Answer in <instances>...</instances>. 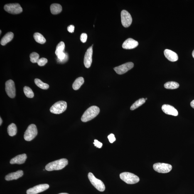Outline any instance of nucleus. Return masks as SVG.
Here are the masks:
<instances>
[{"mask_svg": "<svg viewBox=\"0 0 194 194\" xmlns=\"http://www.w3.org/2000/svg\"><path fill=\"white\" fill-rule=\"evenodd\" d=\"M100 109L96 106H92L89 108L83 115L81 118L82 122H86L92 120L99 113Z\"/></svg>", "mask_w": 194, "mask_h": 194, "instance_id": "1", "label": "nucleus"}, {"mask_svg": "<svg viewBox=\"0 0 194 194\" xmlns=\"http://www.w3.org/2000/svg\"><path fill=\"white\" fill-rule=\"evenodd\" d=\"M68 164V160L62 158L48 163L45 166V169L48 171L60 170L65 168Z\"/></svg>", "mask_w": 194, "mask_h": 194, "instance_id": "2", "label": "nucleus"}, {"mask_svg": "<svg viewBox=\"0 0 194 194\" xmlns=\"http://www.w3.org/2000/svg\"><path fill=\"white\" fill-rule=\"evenodd\" d=\"M120 177L121 180L128 184H134L140 181L139 177L134 174L124 172L121 174Z\"/></svg>", "mask_w": 194, "mask_h": 194, "instance_id": "3", "label": "nucleus"}, {"mask_svg": "<svg viewBox=\"0 0 194 194\" xmlns=\"http://www.w3.org/2000/svg\"><path fill=\"white\" fill-rule=\"evenodd\" d=\"M67 108V102L65 101H60L55 103L50 108V110L52 113L58 114L65 112Z\"/></svg>", "mask_w": 194, "mask_h": 194, "instance_id": "4", "label": "nucleus"}, {"mask_svg": "<svg viewBox=\"0 0 194 194\" xmlns=\"http://www.w3.org/2000/svg\"><path fill=\"white\" fill-rule=\"evenodd\" d=\"M38 134V130L36 126L34 124H31L28 126L25 133L24 138L25 140L31 141Z\"/></svg>", "mask_w": 194, "mask_h": 194, "instance_id": "5", "label": "nucleus"}, {"mask_svg": "<svg viewBox=\"0 0 194 194\" xmlns=\"http://www.w3.org/2000/svg\"><path fill=\"white\" fill-rule=\"evenodd\" d=\"M88 177L91 183L97 190L100 192L104 191L105 187L102 181L96 178L92 173H89Z\"/></svg>", "mask_w": 194, "mask_h": 194, "instance_id": "6", "label": "nucleus"}, {"mask_svg": "<svg viewBox=\"0 0 194 194\" xmlns=\"http://www.w3.org/2000/svg\"><path fill=\"white\" fill-rule=\"evenodd\" d=\"M153 168L155 171L158 173H166L171 171L172 166L168 163H157L153 165Z\"/></svg>", "mask_w": 194, "mask_h": 194, "instance_id": "7", "label": "nucleus"}, {"mask_svg": "<svg viewBox=\"0 0 194 194\" xmlns=\"http://www.w3.org/2000/svg\"><path fill=\"white\" fill-rule=\"evenodd\" d=\"M4 9L6 12L12 14H18L23 11V8L18 3H12L5 5Z\"/></svg>", "mask_w": 194, "mask_h": 194, "instance_id": "8", "label": "nucleus"}, {"mask_svg": "<svg viewBox=\"0 0 194 194\" xmlns=\"http://www.w3.org/2000/svg\"><path fill=\"white\" fill-rule=\"evenodd\" d=\"M121 22L125 28H128L132 23V19L131 15L126 10H124L121 13Z\"/></svg>", "mask_w": 194, "mask_h": 194, "instance_id": "9", "label": "nucleus"}, {"mask_svg": "<svg viewBox=\"0 0 194 194\" xmlns=\"http://www.w3.org/2000/svg\"><path fill=\"white\" fill-rule=\"evenodd\" d=\"M5 90L8 97L13 98L16 96V88L14 81L12 80H8L5 84Z\"/></svg>", "mask_w": 194, "mask_h": 194, "instance_id": "10", "label": "nucleus"}, {"mask_svg": "<svg viewBox=\"0 0 194 194\" xmlns=\"http://www.w3.org/2000/svg\"><path fill=\"white\" fill-rule=\"evenodd\" d=\"M134 67V63L129 62L123 64L119 66L115 67L114 69L116 73L118 75H122L131 70Z\"/></svg>", "mask_w": 194, "mask_h": 194, "instance_id": "11", "label": "nucleus"}, {"mask_svg": "<svg viewBox=\"0 0 194 194\" xmlns=\"http://www.w3.org/2000/svg\"><path fill=\"white\" fill-rule=\"evenodd\" d=\"M49 185L47 184L36 185L27 190V194H37L43 192L49 188Z\"/></svg>", "mask_w": 194, "mask_h": 194, "instance_id": "12", "label": "nucleus"}, {"mask_svg": "<svg viewBox=\"0 0 194 194\" xmlns=\"http://www.w3.org/2000/svg\"><path fill=\"white\" fill-rule=\"evenodd\" d=\"M92 46L89 48L86 52L84 59V64L86 68H89L92 65L93 53Z\"/></svg>", "mask_w": 194, "mask_h": 194, "instance_id": "13", "label": "nucleus"}, {"mask_svg": "<svg viewBox=\"0 0 194 194\" xmlns=\"http://www.w3.org/2000/svg\"><path fill=\"white\" fill-rule=\"evenodd\" d=\"M162 110L166 114L174 116H178V111L175 108L169 105H163L162 107Z\"/></svg>", "mask_w": 194, "mask_h": 194, "instance_id": "14", "label": "nucleus"}, {"mask_svg": "<svg viewBox=\"0 0 194 194\" xmlns=\"http://www.w3.org/2000/svg\"><path fill=\"white\" fill-rule=\"evenodd\" d=\"M138 45V41L133 39L129 38L123 44L122 48L126 49H131L136 48Z\"/></svg>", "mask_w": 194, "mask_h": 194, "instance_id": "15", "label": "nucleus"}, {"mask_svg": "<svg viewBox=\"0 0 194 194\" xmlns=\"http://www.w3.org/2000/svg\"><path fill=\"white\" fill-rule=\"evenodd\" d=\"M27 158V155L26 154L18 155L11 159L10 161V163L11 164H23L25 163Z\"/></svg>", "mask_w": 194, "mask_h": 194, "instance_id": "16", "label": "nucleus"}, {"mask_svg": "<svg viewBox=\"0 0 194 194\" xmlns=\"http://www.w3.org/2000/svg\"><path fill=\"white\" fill-rule=\"evenodd\" d=\"M164 54L166 58L170 61L176 62L178 60V55L175 52L169 49H165Z\"/></svg>", "mask_w": 194, "mask_h": 194, "instance_id": "17", "label": "nucleus"}, {"mask_svg": "<svg viewBox=\"0 0 194 194\" xmlns=\"http://www.w3.org/2000/svg\"><path fill=\"white\" fill-rule=\"evenodd\" d=\"M23 170H19L15 172L9 174L5 177V180L7 181H10L13 180L18 179L23 176Z\"/></svg>", "mask_w": 194, "mask_h": 194, "instance_id": "18", "label": "nucleus"}, {"mask_svg": "<svg viewBox=\"0 0 194 194\" xmlns=\"http://www.w3.org/2000/svg\"><path fill=\"white\" fill-rule=\"evenodd\" d=\"M13 36L14 34L12 32H8L1 39V44L3 46L6 45L12 40Z\"/></svg>", "mask_w": 194, "mask_h": 194, "instance_id": "19", "label": "nucleus"}, {"mask_svg": "<svg viewBox=\"0 0 194 194\" xmlns=\"http://www.w3.org/2000/svg\"><path fill=\"white\" fill-rule=\"evenodd\" d=\"M50 9L52 14L57 15L61 12L62 8V6L60 4L54 3V4H53L51 5Z\"/></svg>", "mask_w": 194, "mask_h": 194, "instance_id": "20", "label": "nucleus"}, {"mask_svg": "<svg viewBox=\"0 0 194 194\" xmlns=\"http://www.w3.org/2000/svg\"><path fill=\"white\" fill-rule=\"evenodd\" d=\"M84 79L82 77L78 78L74 82L72 87L74 90H77L80 88L81 86L84 84Z\"/></svg>", "mask_w": 194, "mask_h": 194, "instance_id": "21", "label": "nucleus"}, {"mask_svg": "<svg viewBox=\"0 0 194 194\" xmlns=\"http://www.w3.org/2000/svg\"><path fill=\"white\" fill-rule=\"evenodd\" d=\"M7 132L8 134L10 136H13L16 135L17 132V128L14 124H11L8 126Z\"/></svg>", "mask_w": 194, "mask_h": 194, "instance_id": "22", "label": "nucleus"}, {"mask_svg": "<svg viewBox=\"0 0 194 194\" xmlns=\"http://www.w3.org/2000/svg\"><path fill=\"white\" fill-rule=\"evenodd\" d=\"M33 38L37 43L40 44H44L46 41V40L44 37L39 33H35L33 35Z\"/></svg>", "mask_w": 194, "mask_h": 194, "instance_id": "23", "label": "nucleus"}, {"mask_svg": "<svg viewBox=\"0 0 194 194\" xmlns=\"http://www.w3.org/2000/svg\"><path fill=\"white\" fill-rule=\"evenodd\" d=\"M164 86L165 88L166 89H175L178 88L179 86V85L177 82H168L164 84Z\"/></svg>", "mask_w": 194, "mask_h": 194, "instance_id": "24", "label": "nucleus"}, {"mask_svg": "<svg viewBox=\"0 0 194 194\" xmlns=\"http://www.w3.org/2000/svg\"><path fill=\"white\" fill-rule=\"evenodd\" d=\"M145 102V99L144 98H141L138 100L131 106L130 109L131 110H134L137 108L138 107L142 105Z\"/></svg>", "mask_w": 194, "mask_h": 194, "instance_id": "25", "label": "nucleus"}, {"mask_svg": "<svg viewBox=\"0 0 194 194\" xmlns=\"http://www.w3.org/2000/svg\"><path fill=\"white\" fill-rule=\"evenodd\" d=\"M34 82L35 84L38 87L44 90H47L49 88V85L48 84H45L38 78L35 79Z\"/></svg>", "mask_w": 194, "mask_h": 194, "instance_id": "26", "label": "nucleus"}, {"mask_svg": "<svg viewBox=\"0 0 194 194\" xmlns=\"http://www.w3.org/2000/svg\"><path fill=\"white\" fill-rule=\"evenodd\" d=\"M65 43L63 41H61L57 45L56 50H55V54L57 56L59 54L62 53L64 52L65 50Z\"/></svg>", "mask_w": 194, "mask_h": 194, "instance_id": "27", "label": "nucleus"}, {"mask_svg": "<svg viewBox=\"0 0 194 194\" xmlns=\"http://www.w3.org/2000/svg\"><path fill=\"white\" fill-rule=\"evenodd\" d=\"M23 92L27 97L31 98L34 97V93L31 89L29 87L26 86L24 87L23 88Z\"/></svg>", "mask_w": 194, "mask_h": 194, "instance_id": "28", "label": "nucleus"}, {"mask_svg": "<svg viewBox=\"0 0 194 194\" xmlns=\"http://www.w3.org/2000/svg\"><path fill=\"white\" fill-rule=\"evenodd\" d=\"M30 61L33 63H37L39 59V55L36 52H33L30 54Z\"/></svg>", "mask_w": 194, "mask_h": 194, "instance_id": "29", "label": "nucleus"}, {"mask_svg": "<svg viewBox=\"0 0 194 194\" xmlns=\"http://www.w3.org/2000/svg\"><path fill=\"white\" fill-rule=\"evenodd\" d=\"M47 62H48V60L46 58H42L39 59L37 63L40 66H43L45 65Z\"/></svg>", "mask_w": 194, "mask_h": 194, "instance_id": "30", "label": "nucleus"}, {"mask_svg": "<svg viewBox=\"0 0 194 194\" xmlns=\"http://www.w3.org/2000/svg\"><path fill=\"white\" fill-rule=\"evenodd\" d=\"M87 35L86 33H82L81 35L80 40L83 43H85L87 41Z\"/></svg>", "mask_w": 194, "mask_h": 194, "instance_id": "31", "label": "nucleus"}, {"mask_svg": "<svg viewBox=\"0 0 194 194\" xmlns=\"http://www.w3.org/2000/svg\"><path fill=\"white\" fill-rule=\"evenodd\" d=\"M108 138L110 142V143H113L114 142V141H115L116 140V138L115 137V136L114 134H110L108 136Z\"/></svg>", "mask_w": 194, "mask_h": 194, "instance_id": "32", "label": "nucleus"}, {"mask_svg": "<svg viewBox=\"0 0 194 194\" xmlns=\"http://www.w3.org/2000/svg\"><path fill=\"white\" fill-rule=\"evenodd\" d=\"M94 145L97 148H102V143L100 142L97 140H94Z\"/></svg>", "mask_w": 194, "mask_h": 194, "instance_id": "33", "label": "nucleus"}, {"mask_svg": "<svg viewBox=\"0 0 194 194\" xmlns=\"http://www.w3.org/2000/svg\"><path fill=\"white\" fill-rule=\"evenodd\" d=\"M75 30V26L73 25H70L67 28V30L70 33H73Z\"/></svg>", "mask_w": 194, "mask_h": 194, "instance_id": "34", "label": "nucleus"}, {"mask_svg": "<svg viewBox=\"0 0 194 194\" xmlns=\"http://www.w3.org/2000/svg\"><path fill=\"white\" fill-rule=\"evenodd\" d=\"M190 104L191 107L193 108L194 109V100L192 101L191 102H190Z\"/></svg>", "mask_w": 194, "mask_h": 194, "instance_id": "35", "label": "nucleus"}, {"mask_svg": "<svg viewBox=\"0 0 194 194\" xmlns=\"http://www.w3.org/2000/svg\"><path fill=\"white\" fill-rule=\"evenodd\" d=\"M2 120L1 119V118H0V125H1V124H2Z\"/></svg>", "mask_w": 194, "mask_h": 194, "instance_id": "36", "label": "nucleus"}, {"mask_svg": "<svg viewBox=\"0 0 194 194\" xmlns=\"http://www.w3.org/2000/svg\"><path fill=\"white\" fill-rule=\"evenodd\" d=\"M192 56H193V58H194V50L192 53Z\"/></svg>", "mask_w": 194, "mask_h": 194, "instance_id": "37", "label": "nucleus"}, {"mask_svg": "<svg viewBox=\"0 0 194 194\" xmlns=\"http://www.w3.org/2000/svg\"><path fill=\"white\" fill-rule=\"evenodd\" d=\"M59 194H69L67 193H60Z\"/></svg>", "mask_w": 194, "mask_h": 194, "instance_id": "38", "label": "nucleus"}, {"mask_svg": "<svg viewBox=\"0 0 194 194\" xmlns=\"http://www.w3.org/2000/svg\"><path fill=\"white\" fill-rule=\"evenodd\" d=\"M147 98H146L145 99V100H147Z\"/></svg>", "mask_w": 194, "mask_h": 194, "instance_id": "39", "label": "nucleus"}, {"mask_svg": "<svg viewBox=\"0 0 194 194\" xmlns=\"http://www.w3.org/2000/svg\"></svg>", "mask_w": 194, "mask_h": 194, "instance_id": "40", "label": "nucleus"}]
</instances>
